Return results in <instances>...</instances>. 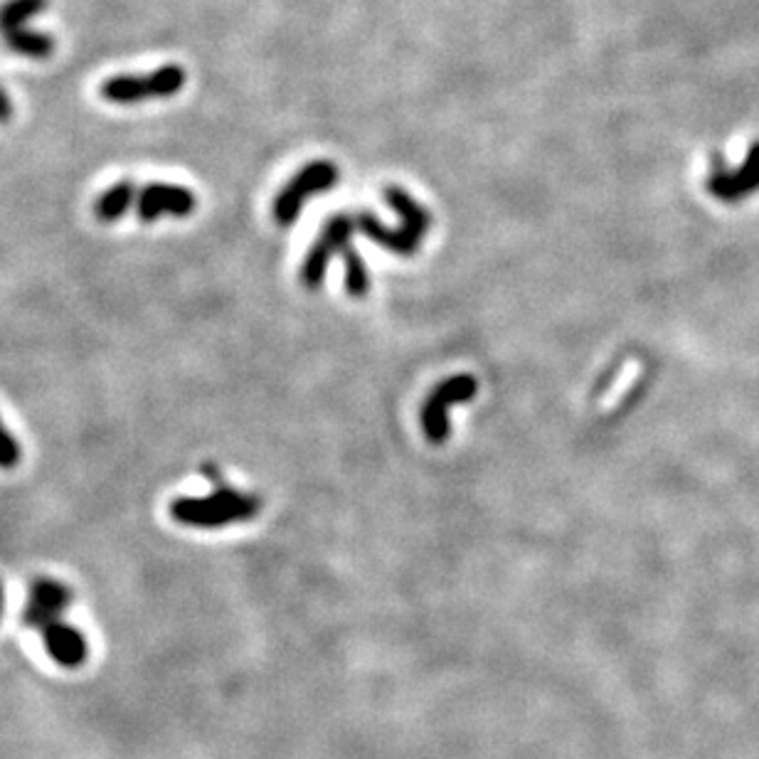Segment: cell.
Segmentation results:
<instances>
[{"mask_svg": "<svg viewBox=\"0 0 759 759\" xmlns=\"http://www.w3.org/2000/svg\"><path fill=\"white\" fill-rule=\"evenodd\" d=\"M69 604H72V589L65 582L52 580V577H35L30 585V602L25 607L23 621L40 631L45 624L60 619Z\"/></svg>", "mask_w": 759, "mask_h": 759, "instance_id": "obj_8", "label": "cell"}, {"mask_svg": "<svg viewBox=\"0 0 759 759\" xmlns=\"http://www.w3.org/2000/svg\"><path fill=\"white\" fill-rule=\"evenodd\" d=\"M47 8V0H8L0 5V35L25 28V23Z\"/></svg>", "mask_w": 759, "mask_h": 759, "instance_id": "obj_13", "label": "cell"}, {"mask_svg": "<svg viewBox=\"0 0 759 759\" xmlns=\"http://www.w3.org/2000/svg\"><path fill=\"white\" fill-rule=\"evenodd\" d=\"M0 614H3V585H0Z\"/></svg>", "mask_w": 759, "mask_h": 759, "instance_id": "obj_18", "label": "cell"}, {"mask_svg": "<svg viewBox=\"0 0 759 759\" xmlns=\"http://www.w3.org/2000/svg\"><path fill=\"white\" fill-rule=\"evenodd\" d=\"M385 200L390 203L392 210L400 215L402 225L392 230V227L382 225V222L375 215H368V212H363V215L355 217V222H358V230L363 232L368 240L380 244V247L390 249V252L405 254V257L407 254H414L419 249V244H422L424 235H427L429 222H432L427 207L419 205L417 200H414L412 195L407 193V190L400 188V185H387Z\"/></svg>", "mask_w": 759, "mask_h": 759, "instance_id": "obj_1", "label": "cell"}, {"mask_svg": "<svg viewBox=\"0 0 759 759\" xmlns=\"http://www.w3.org/2000/svg\"><path fill=\"white\" fill-rule=\"evenodd\" d=\"M20 456H23V451H20L18 439L13 437V432L0 419V469H15L20 464Z\"/></svg>", "mask_w": 759, "mask_h": 759, "instance_id": "obj_15", "label": "cell"}, {"mask_svg": "<svg viewBox=\"0 0 759 759\" xmlns=\"http://www.w3.org/2000/svg\"><path fill=\"white\" fill-rule=\"evenodd\" d=\"M200 471H203V474H205V479H207V481H210V483H212V486H222V483H225V481H222V474H220V469H217V466H215V464H205V466H203V469H200Z\"/></svg>", "mask_w": 759, "mask_h": 759, "instance_id": "obj_16", "label": "cell"}, {"mask_svg": "<svg viewBox=\"0 0 759 759\" xmlns=\"http://www.w3.org/2000/svg\"><path fill=\"white\" fill-rule=\"evenodd\" d=\"M185 79L188 74L180 65H163L151 74H119L102 82V97L121 106L143 99H168L185 87Z\"/></svg>", "mask_w": 759, "mask_h": 759, "instance_id": "obj_3", "label": "cell"}, {"mask_svg": "<svg viewBox=\"0 0 759 759\" xmlns=\"http://www.w3.org/2000/svg\"><path fill=\"white\" fill-rule=\"evenodd\" d=\"M136 198V185L131 183V180H119V183H114L99 195L97 203H94V215L106 222V225H111V222L121 220V217L129 212L131 205H136Z\"/></svg>", "mask_w": 759, "mask_h": 759, "instance_id": "obj_11", "label": "cell"}, {"mask_svg": "<svg viewBox=\"0 0 759 759\" xmlns=\"http://www.w3.org/2000/svg\"><path fill=\"white\" fill-rule=\"evenodd\" d=\"M479 390V382L474 375H454L444 380L442 385L429 392L427 402L422 407V429L432 444L447 442L449 437V407L469 402Z\"/></svg>", "mask_w": 759, "mask_h": 759, "instance_id": "obj_5", "label": "cell"}, {"mask_svg": "<svg viewBox=\"0 0 759 759\" xmlns=\"http://www.w3.org/2000/svg\"><path fill=\"white\" fill-rule=\"evenodd\" d=\"M3 40L10 50L18 52V55L33 57V60H45V57H50L55 52V37L37 33V30L30 28L10 30V33L3 35Z\"/></svg>", "mask_w": 759, "mask_h": 759, "instance_id": "obj_12", "label": "cell"}, {"mask_svg": "<svg viewBox=\"0 0 759 759\" xmlns=\"http://www.w3.org/2000/svg\"><path fill=\"white\" fill-rule=\"evenodd\" d=\"M262 511V501L254 493H242L227 483L215 486L207 496H180L171 503L175 523L190 528H222V525L252 520Z\"/></svg>", "mask_w": 759, "mask_h": 759, "instance_id": "obj_2", "label": "cell"}, {"mask_svg": "<svg viewBox=\"0 0 759 759\" xmlns=\"http://www.w3.org/2000/svg\"><path fill=\"white\" fill-rule=\"evenodd\" d=\"M13 116V102H10L8 94L0 89V121H8Z\"/></svg>", "mask_w": 759, "mask_h": 759, "instance_id": "obj_17", "label": "cell"}, {"mask_svg": "<svg viewBox=\"0 0 759 759\" xmlns=\"http://www.w3.org/2000/svg\"><path fill=\"white\" fill-rule=\"evenodd\" d=\"M343 264H345V291L350 296H365L370 289V276L365 269L363 259L355 252L353 247H348L343 252Z\"/></svg>", "mask_w": 759, "mask_h": 759, "instance_id": "obj_14", "label": "cell"}, {"mask_svg": "<svg viewBox=\"0 0 759 759\" xmlns=\"http://www.w3.org/2000/svg\"><path fill=\"white\" fill-rule=\"evenodd\" d=\"M195 193L183 185H171V183H148L146 188L138 190L136 198V212L138 220L153 225L156 220H161L163 215L171 217H188L195 212Z\"/></svg>", "mask_w": 759, "mask_h": 759, "instance_id": "obj_7", "label": "cell"}, {"mask_svg": "<svg viewBox=\"0 0 759 759\" xmlns=\"http://www.w3.org/2000/svg\"><path fill=\"white\" fill-rule=\"evenodd\" d=\"M42 646H45L47 656L62 668H79L87 663L89 658V641L77 626L67 624V621L55 619L40 629Z\"/></svg>", "mask_w": 759, "mask_h": 759, "instance_id": "obj_10", "label": "cell"}, {"mask_svg": "<svg viewBox=\"0 0 759 759\" xmlns=\"http://www.w3.org/2000/svg\"><path fill=\"white\" fill-rule=\"evenodd\" d=\"M338 183V168L331 161H313L306 168H301L284 188L279 190L274 200V220L281 227L294 225V220L299 217L301 207L306 205V200L316 193H326L333 185Z\"/></svg>", "mask_w": 759, "mask_h": 759, "instance_id": "obj_4", "label": "cell"}, {"mask_svg": "<svg viewBox=\"0 0 759 759\" xmlns=\"http://www.w3.org/2000/svg\"><path fill=\"white\" fill-rule=\"evenodd\" d=\"M710 195H715L723 203H740L747 195L759 190V141H755L747 151L745 163L737 171L713 168L708 178Z\"/></svg>", "mask_w": 759, "mask_h": 759, "instance_id": "obj_9", "label": "cell"}, {"mask_svg": "<svg viewBox=\"0 0 759 759\" xmlns=\"http://www.w3.org/2000/svg\"><path fill=\"white\" fill-rule=\"evenodd\" d=\"M355 230H358V222L350 215H336L326 222L316 244L306 254L304 267H301V279H304L306 289H318L323 284L328 262L350 247V235Z\"/></svg>", "mask_w": 759, "mask_h": 759, "instance_id": "obj_6", "label": "cell"}]
</instances>
